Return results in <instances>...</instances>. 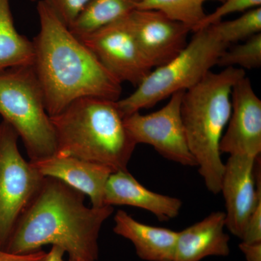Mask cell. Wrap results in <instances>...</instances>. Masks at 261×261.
Returning a JSON list of instances; mask_svg holds the SVG:
<instances>
[{
    "instance_id": "cell-13",
    "label": "cell",
    "mask_w": 261,
    "mask_h": 261,
    "mask_svg": "<svg viewBox=\"0 0 261 261\" xmlns=\"http://www.w3.org/2000/svg\"><path fill=\"white\" fill-rule=\"evenodd\" d=\"M32 163L44 177L56 178L89 196L92 207L106 205V184L113 173L111 168L78 158L58 154Z\"/></svg>"
},
{
    "instance_id": "cell-17",
    "label": "cell",
    "mask_w": 261,
    "mask_h": 261,
    "mask_svg": "<svg viewBox=\"0 0 261 261\" xmlns=\"http://www.w3.org/2000/svg\"><path fill=\"white\" fill-rule=\"evenodd\" d=\"M34 58L32 41L15 28L10 0H0V71L31 66Z\"/></svg>"
},
{
    "instance_id": "cell-27",
    "label": "cell",
    "mask_w": 261,
    "mask_h": 261,
    "mask_svg": "<svg viewBox=\"0 0 261 261\" xmlns=\"http://www.w3.org/2000/svg\"><path fill=\"white\" fill-rule=\"evenodd\" d=\"M65 252L64 250L61 247L53 245L50 251L47 252V255L43 261H64L63 260V255H64ZM68 261L79 260L69 258Z\"/></svg>"
},
{
    "instance_id": "cell-4",
    "label": "cell",
    "mask_w": 261,
    "mask_h": 261,
    "mask_svg": "<svg viewBox=\"0 0 261 261\" xmlns=\"http://www.w3.org/2000/svg\"><path fill=\"white\" fill-rule=\"evenodd\" d=\"M246 75L245 70L228 67L210 71L184 92L181 115L189 148L211 193H220L224 171L221 142L231 113V90Z\"/></svg>"
},
{
    "instance_id": "cell-11",
    "label": "cell",
    "mask_w": 261,
    "mask_h": 261,
    "mask_svg": "<svg viewBox=\"0 0 261 261\" xmlns=\"http://www.w3.org/2000/svg\"><path fill=\"white\" fill-rule=\"evenodd\" d=\"M129 18L139 47L152 69L176 58L186 47L192 32L159 10L137 9Z\"/></svg>"
},
{
    "instance_id": "cell-9",
    "label": "cell",
    "mask_w": 261,
    "mask_h": 261,
    "mask_svg": "<svg viewBox=\"0 0 261 261\" xmlns=\"http://www.w3.org/2000/svg\"><path fill=\"white\" fill-rule=\"evenodd\" d=\"M129 15L80 39L118 82L137 87L153 69L139 47Z\"/></svg>"
},
{
    "instance_id": "cell-2",
    "label": "cell",
    "mask_w": 261,
    "mask_h": 261,
    "mask_svg": "<svg viewBox=\"0 0 261 261\" xmlns=\"http://www.w3.org/2000/svg\"><path fill=\"white\" fill-rule=\"evenodd\" d=\"M85 195L56 178L45 177L41 190L19 219L5 251L25 254L47 245L69 258L97 261L98 239L113 207H89Z\"/></svg>"
},
{
    "instance_id": "cell-23",
    "label": "cell",
    "mask_w": 261,
    "mask_h": 261,
    "mask_svg": "<svg viewBox=\"0 0 261 261\" xmlns=\"http://www.w3.org/2000/svg\"><path fill=\"white\" fill-rule=\"evenodd\" d=\"M69 27L90 0H42Z\"/></svg>"
},
{
    "instance_id": "cell-24",
    "label": "cell",
    "mask_w": 261,
    "mask_h": 261,
    "mask_svg": "<svg viewBox=\"0 0 261 261\" xmlns=\"http://www.w3.org/2000/svg\"><path fill=\"white\" fill-rule=\"evenodd\" d=\"M241 240L247 243H261V202L247 220Z\"/></svg>"
},
{
    "instance_id": "cell-5",
    "label": "cell",
    "mask_w": 261,
    "mask_h": 261,
    "mask_svg": "<svg viewBox=\"0 0 261 261\" xmlns=\"http://www.w3.org/2000/svg\"><path fill=\"white\" fill-rule=\"evenodd\" d=\"M230 45L212 25L194 32L186 47L166 64L154 68L129 96L117 101L123 116L153 108L158 103L198 84Z\"/></svg>"
},
{
    "instance_id": "cell-28",
    "label": "cell",
    "mask_w": 261,
    "mask_h": 261,
    "mask_svg": "<svg viewBox=\"0 0 261 261\" xmlns=\"http://www.w3.org/2000/svg\"><path fill=\"white\" fill-rule=\"evenodd\" d=\"M30 1H32V2H39V1H40V0H30Z\"/></svg>"
},
{
    "instance_id": "cell-26",
    "label": "cell",
    "mask_w": 261,
    "mask_h": 261,
    "mask_svg": "<svg viewBox=\"0 0 261 261\" xmlns=\"http://www.w3.org/2000/svg\"><path fill=\"white\" fill-rule=\"evenodd\" d=\"M239 247L247 261H261V243H247L242 242L239 245Z\"/></svg>"
},
{
    "instance_id": "cell-14",
    "label": "cell",
    "mask_w": 261,
    "mask_h": 261,
    "mask_svg": "<svg viewBox=\"0 0 261 261\" xmlns=\"http://www.w3.org/2000/svg\"><path fill=\"white\" fill-rule=\"evenodd\" d=\"M106 205H128L149 211L161 221L174 219L179 215L182 202L176 197L150 191L128 170L111 173L106 184Z\"/></svg>"
},
{
    "instance_id": "cell-19",
    "label": "cell",
    "mask_w": 261,
    "mask_h": 261,
    "mask_svg": "<svg viewBox=\"0 0 261 261\" xmlns=\"http://www.w3.org/2000/svg\"><path fill=\"white\" fill-rule=\"evenodd\" d=\"M207 1L223 3L225 0H143L137 9L161 10L173 20L185 24L194 32L207 15L203 8Z\"/></svg>"
},
{
    "instance_id": "cell-10",
    "label": "cell",
    "mask_w": 261,
    "mask_h": 261,
    "mask_svg": "<svg viewBox=\"0 0 261 261\" xmlns=\"http://www.w3.org/2000/svg\"><path fill=\"white\" fill-rule=\"evenodd\" d=\"M257 159L234 154L229 155L224 163L220 192L224 196L226 206V227L240 240L247 220L261 202L260 179L257 185L255 183Z\"/></svg>"
},
{
    "instance_id": "cell-22",
    "label": "cell",
    "mask_w": 261,
    "mask_h": 261,
    "mask_svg": "<svg viewBox=\"0 0 261 261\" xmlns=\"http://www.w3.org/2000/svg\"><path fill=\"white\" fill-rule=\"evenodd\" d=\"M260 5L261 0H225L214 12L206 15L205 19L201 22L195 32L222 20L226 15L238 12L247 11L259 8Z\"/></svg>"
},
{
    "instance_id": "cell-12",
    "label": "cell",
    "mask_w": 261,
    "mask_h": 261,
    "mask_svg": "<svg viewBox=\"0 0 261 261\" xmlns=\"http://www.w3.org/2000/svg\"><path fill=\"white\" fill-rule=\"evenodd\" d=\"M231 113L220 142L221 153L260 157L261 100L245 75L231 90Z\"/></svg>"
},
{
    "instance_id": "cell-1",
    "label": "cell",
    "mask_w": 261,
    "mask_h": 261,
    "mask_svg": "<svg viewBox=\"0 0 261 261\" xmlns=\"http://www.w3.org/2000/svg\"><path fill=\"white\" fill-rule=\"evenodd\" d=\"M37 13L39 32L32 41V66L49 116H56L81 98L120 99L121 82L42 0L38 2Z\"/></svg>"
},
{
    "instance_id": "cell-3",
    "label": "cell",
    "mask_w": 261,
    "mask_h": 261,
    "mask_svg": "<svg viewBox=\"0 0 261 261\" xmlns=\"http://www.w3.org/2000/svg\"><path fill=\"white\" fill-rule=\"evenodd\" d=\"M117 101L81 98L50 117L56 154L103 165L113 172L127 170L137 145L127 130Z\"/></svg>"
},
{
    "instance_id": "cell-7",
    "label": "cell",
    "mask_w": 261,
    "mask_h": 261,
    "mask_svg": "<svg viewBox=\"0 0 261 261\" xmlns=\"http://www.w3.org/2000/svg\"><path fill=\"white\" fill-rule=\"evenodd\" d=\"M19 137L0 123V250H5L20 216L42 188L44 177L19 151Z\"/></svg>"
},
{
    "instance_id": "cell-25",
    "label": "cell",
    "mask_w": 261,
    "mask_h": 261,
    "mask_svg": "<svg viewBox=\"0 0 261 261\" xmlns=\"http://www.w3.org/2000/svg\"><path fill=\"white\" fill-rule=\"evenodd\" d=\"M46 255L47 252L42 249L25 254H14L0 250V261H43Z\"/></svg>"
},
{
    "instance_id": "cell-6",
    "label": "cell",
    "mask_w": 261,
    "mask_h": 261,
    "mask_svg": "<svg viewBox=\"0 0 261 261\" xmlns=\"http://www.w3.org/2000/svg\"><path fill=\"white\" fill-rule=\"evenodd\" d=\"M0 115L18 134L31 162L56 154L54 127L32 65L0 71Z\"/></svg>"
},
{
    "instance_id": "cell-16",
    "label": "cell",
    "mask_w": 261,
    "mask_h": 261,
    "mask_svg": "<svg viewBox=\"0 0 261 261\" xmlns=\"http://www.w3.org/2000/svg\"><path fill=\"white\" fill-rule=\"evenodd\" d=\"M114 221V233L132 242L142 260H173L178 231L142 224L122 210L117 211Z\"/></svg>"
},
{
    "instance_id": "cell-8",
    "label": "cell",
    "mask_w": 261,
    "mask_h": 261,
    "mask_svg": "<svg viewBox=\"0 0 261 261\" xmlns=\"http://www.w3.org/2000/svg\"><path fill=\"white\" fill-rule=\"evenodd\" d=\"M185 92L172 94L155 112L142 115L139 111L124 117V123L137 145L146 144L168 161L193 167L197 163L189 148L181 115Z\"/></svg>"
},
{
    "instance_id": "cell-21",
    "label": "cell",
    "mask_w": 261,
    "mask_h": 261,
    "mask_svg": "<svg viewBox=\"0 0 261 261\" xmlns=\"http://www.w3.org/2000/svg\"><path fill=\"white\" fill-rule=\"evenodd\" d=\"M220 67L252 70L261 66V33L252 36L241 44L228 47L217 62Z\"/></svg>"
},
{
    "instance_id": "cell-15",
    "label": "cell",
    "mask_w": 261,
    "mask_h": 261,
    "mask_svg": "<svg viewBox=\"0 0 261 261\" xmlns=\"http://www.w3.org/2000/svg\"><path fill=\"white\" fill-rule=\"evenodd\" d=\"M225 227V213L217 211L178 231L173 261H201L207 257L228 256L230 238Z\"/></svg>"
},
{
    "instance_id": "cell-20",
    "label": "cell",
    "mask_w": 261,
    "mask_h": 261,
    "mask_svg": "<svg viewBox=\"0 0 261 261\" xmlns=\"http://www.w3.org/2000/svg\"><path fill=\"white\" fill-rule=\"evenodd\" d=\"M211 25L228 45L240 41L244 42L261 33V8L247 10L233 20H220Z\"/></svg>"
},
{
    "instance_id": "cell-18",
    "label": "cell",
    "mask_w": 261,
    "mask_h": 261,
    "mask_svg": "<svg viewBox=\"0 0 261 261\" xmlns=\"http://www.w3.org/2000/svg\"><path fill=\"white\" fill-rule=\"evenodd\" d=\"M143 0H90L70 25V32L82 37L129 15Z\"/></svg>"
}]
</instances>
